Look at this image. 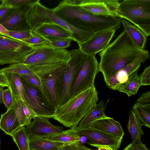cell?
Returning a JSON list of instances; mask_svg holds the SVG:
<instances>
[{
  "instance_id": "1",
  "label": "cell",
  "mask_w": 150,
  "mask_h": 150,
  "mask_svg": "<svg viewBox=\"0 0 150 150\" xmlns=\"http://www.w3.org/2000/svg\"><path fill=\"white\" fill-rule=\"evenodd\" d=\"M99 71L106 83L119 71L140 57L149 56V51L137 48L124 30L99 53Z\"/></svg>"
},
{
  "instance_id": "2",
  "label": "cell",
  "mask_w": 150,
  "mask_h": 150,
  "mask_svg": "<svg viewBox=\"0 0 150 150\" xmlns=\"http://www.w3.org/2000/svg\"><path fill=\"white\" fill-rule=\"evenodd\" d=\"M70 59V51L43 45L34 47L31 52L18 63L28 66L41 79L67 64Z\"/></svg>"
},
{
  "instance_id": "3",
  "label": "cell",
  "mask_w": 150,
  "mask_h": 150,
  "mask_svg": "<svg viewBox=\"0 0 150 150\" xmlns=\"http://www.w3.org/2000/svg\"><path fill=\"white\" fill-rule=\"evenodd\" d=\"M98 92L93 86L70 98L55 109L52 118L66 127H77L97 104Z\"/></svg>"
},
{
  "instance_id": "4",
  "label": "cell",
  "mask_w": 150,
  "mask_h": 150,
  "mask_svg": "<svg viewBox=\"0 0 150 150\" xmlns=\"http://www.w3.org/2000/svg\"><path fill=\"white\" fill-rule=\"evenodd\" d=\"M64 19L73 26L93 33L110 29L117 30L121 25L118 17L94 15L84 10L76 3L71 4L67 7Z\"/></svg>"
},
{
  "instance_id": "5",
  "label": "cell",
  "mask_w": 150,
  "mask_h": 150,
  "mask_svg": "<svg viewBox=\"0 0 150 150\" xmlns=\"http://www.w3.org/2000/svg\"><path fill=\"white\" fill-rule=\"evenodd\" d=\"M25 17L32 30L44 23H52L58 25L69 32L71 35L73 40L76 42L78 45L87 40L94 34L71 25L58 16L52 9L42 4L39 0H36L28 6Z\"/></svg>"
},
{
  "instance_id": "6",
  "label": "cell",
  "mask_w": 150,
  "mask_h": 150,
  "mask_svg": "<svg viewBox=\"0 0 150 150\" xmlns=\"http://www.w3.org/2000/svg\"><path fill=\"white\" fill-rule=\"evenodd\" d=\"M118 17L132 23L146 35H150V0H124L120 2Z\"/></svg>"
},
{
  "instance_id": "7",
  "label": "cell",
  "mask_w": 150,
  "mask_h": 150,
  "mask_svg": "<svg viewBox=\"0 0 150 150\" xmlns=\"http://www.w3.org/2000/svg\"><path fill=\"white\" fill-rule=\"evenodd\" d=\"M34 48L20 40L0 35V64L18 63Z\"/></svg>"
},
{
  "instance_id": "8",
  "label": "cell",
  "mask_w": 150,
  "mask_h": 150,
  "mask_svg": "<svg viewBox=\"0 0 150 150\" xmlns=\"http://www.w3.org/2000/svg\"><path fill=\"white\" fill-rule=\"evenodd\" d=\"M98 64L95 56L86 55L85 60L71 88L70 98L95 86V78L99 71Z\"/></svg>"
},
{
  "instance_id": "9",
  "label": "cell",
  "mask_w": 150,
  "mask_h": 150,
  "mask_svg": "<svg viewBox=\"0 0 150 150\" xmlns=\"http://www.w3.org/2000/svg\"><path fill=\"white\" fill-rule=\"evenodd\" d=\"M68 63L40 79L47 101L55 109L59 105L64 76Z\"/></svg>"
},
{
  "instance_id": "10",
  "label": "cell",
  "mask_w": 150,
  "mask_h": 150,
  "mask_svg": "<svg viewBox=\"0 0 150 150\" xmlns=\"http://www.w3.org/2000/svg\"><path fill=\"white\" fill-rule=\"evenodd\" d=\"M70 52L71 59L67 65L64 73L59 106L69 99L71 88L86 57L79 49H73Z\"/></svg>"
},
{
  "instance_id": "11",
  "label": "cell",
  "mask_w": 150,
  "mask_h": 150,
  "mask_svg": "<svg viewBox=\"0 0 150 150\" xmlns=\"http://www.w3.org/2000/svg\"><path fill=\"white\" fill-rule=\"evenodd\" d=\"M21 79L30 106L33 110L38 116L52 118L55 109L49 104L40 91L23 79Z\"/></svg>"
},
{
  "instance_id": "12",
  "label": "cell",
  "mask_w": 150,
  "mask_h": 150,
  "mask_svg": "<svg viewBox=\"0 0 150 150\" xmlns=\"http://www.w3.org/2000/svg\"><path fill=\"white\" fill-rule=\"evenodd\" d=\"M83 10L92 14L118 17L120 2L118 0H76Z\"/></svg>"
},
{
  "instance_id": "13",
  "label": "cell",
  "mask_w": 150,
  "mask_h": 150,
  "mask_svg": "<svg viewBox=\"0 0 150 150\" xmlns=\"http://www.w3.org/2000/svg\"><path fill=\"white\" fill-rule=\"evenodd\" d=\"M116 30L110 29L95 33L87 40L79 45V49L86 55L95 56L106 48Z\"/></svg>"
},
{
  "instance_id": "14",
  "label": "cell",
  "mask_w": 150,
  "mask_h": 150,
  "mask_svg": "<svg viewBox=\"0 0 150 150\" xmlns=\"http://www.w3.org/2000/svg\"><path fill=\"white\" fill-rule=\"evenodd\" d=\"M76 129L80 135L86 137L89 141L87 144L93 147L96 146H106L112 148L113 150H117L120 147L122 138L115 137L88 127Z\"/></svg>"
},
{
  "instance_id": "15",
  "label": "cell",
  "mask_w": 150,
  "mask_h": 150,
  "mask_svg": "<svg viewBox=\"0 0 150 150\" xmlns=\"http://www.w3.org/2000/svg\"><path fill=\"white\" fill-rule=\"evenodd\" d=\"M29 6L13 8L0 20V23L8 31L18 32L31 30L25 17Z\"/></svg>"
},
{
  "instance_id": "16",
  "label": "cell",
  "mask_w": 150,
  "mask_h": 150,
  "mask_svg": "<svg viewBox=\"0 0 150 150\" xmlns=\"http://www.w3.org/2000/svg\"><path fill=\"white\" fill-rule=\"evenodd\" d=\"M63 128L52 124L49 118L37 116L28 125L25 129L29 137H43L50 135L62 132Z\"/></svg>"
},
{
  "instance_id": "17",
  "label": "cell",
  "mask_w": 150,
  "mask_h": 150,
  "mask_svg": "<svg viewBox=\"0 0 150 150\" xmlns=\"http://www.w3.org/2000/svg\"><path fill=\"white\" fill-rule=\"evenodd\" d=\"M149 56L140 57L118 72L106 84L110 88L117 91L120 86L125 83L133 73L138 71L142 63L149 59Z\"/></svg>"
},
{
  "instance_id": "18",
  "label": "cell",
  "mask_w": 150,
  "mask_h": 150,
  "mask_svg": "<svg viewBox=\"0 0 150 150\" xmlns=\"http://www.w3.org/2000/svg\"><path fill=\"white\" fill-rule=\"evenodd\" d=\"M32 31L33 33L38 35L47 41L64 38H70L73 40V38L69 32L54 23H43Z\"/></svg>"
},
{
  "instance_id": "19",
  "label": "cell",
  "mask_w": 150,
  "mask_h": 150,
  "mask_svg": "<svg viewBox=\"0 0 150 150\" xmlns=\"http://www.w3.org/2000/svg\"><path fill=\"white\" fill-rule=\"evenodd\" d=\"M89 127L122 138L125 134L120 123L108 116L94 121Z\"/></svg>"
},
{
  "instance_id": "20",
  "label": "cell",
  "mask_w": 150,
  "mask_h": 150,
  "mask_svg": "<svg viewBox=\"0 0 150 150\" xmlns=\"http://www.w3.org/2000/svg\"><path fill=\"white\" fill-rule=\"evenodd\" d=\"M1 73L4 76L7 81L8 87L11 91L15 103L22 100L30 106L20 75L10 73Z\"/></svg>"
},
{
  "instance_id": "21",
  "label": "cell",
  "mask_w": 150,
  "mask_h": 150,
  "mask_svg": "<svg viewBox=\"0 0 150 150\" xmlns=\"http://www.w3.org/2000/svg\"><path fill=\"white\" fill-rule=\"evenodd\" d=\"M21 126L13 106L2 114L0 118V129L6 134L11 136Z\"/></svg>"
},
{
  "instance_id": "22",
  "label": "cell",
  "mask_w": 150,
  "mask_h": 150,
  "mask_svg": "<svg viewBox=\"0 0 150 150\" xmlns=\"http://www.w3.org/2000/svg\"><path fill=\"white\" fill-rule=\"evenodd\" d=\"M120 22L124 30L134 45L139 49L144 50L147 38L145 33L137 26L129 23L124 19L120 18Z\"/></svg>"
},
{
  "instance_id": "23",
  "label": "cell",
  "mask_w": 150,
  "mask_h": 150,
  "mask_svg": "<svg viewBox=\"0 0 150 150\" xmlns=\"http://www.w3.org/2000/svg\"><path fill=\"white\" fill-rule=\"evenodd\" d=\"M13 107L21 127L27 126L31 122L32 119L38 116L31 108L22 100L15 103Z\"/></svg>"
},
{
  "instance_id": "24",
  "label": "cell",
  "mask_w": 150,
  "mask_h": 150,
  "mask_svg": "<svg viewBox=\"0 0 150 150\" xmlns=\"http://www.w3.org/2000/svg\"><path fill=\"white\" fill-rule=\"evenodd\" d=\"M70 144L52 141L42 137H31L29 139L30 150H63Z\"/></svg>"
},
{
  "instance_id": "25",
  "label": "cell",
  "mask_w": 150,
  "mask_h": 150,
  "mask_svg": "<svg viewBox=\"0 0 150 150\" xmlns=\"http://www.w3.org/2000/svg\"><path fill=\"white\" fill-rule=\"evenodd\" d=\"M142 126L132 109H130L127 128L132 139V145L142 143L141 138L144 134Z\"/></svg>"
},
{
  "instance_id": "26",
  "label": "cell",
  "mask_w": 150,
  "mask_h": 150,
  "mask_svg": "<svg viewBox=\"0 0 150 150\" xmlns=\"http://www.w3.org/2000/svg\"><path fill=\"white\" fill-rule=\"evenodd\" d=\"M76 127L42 138L52 141L70 144L80 142L81 135L77 132Z\"/></svg>"
},
{
  "instance_id": "27",
  "label": "cell",
  "mask_w": 150,
  "mask_h": 150,
  "mask_svg": "<svg viewBox=\"0 0 150 150\" xmlns=\"http://www.w3.org/2000/svg\"><path fill=\"white\" fill-rule=\"evenodd\" d=\"M106 116L105 112L104 102L102 100L83 117L79 123L77 127L80 128L88 127L94 121Z\"/></svg>"
},
{
  "instance_id": "28",
  "label": "cell",
  "mask_w": 150,
  "mask_h": 150,
  "mask_svg": "<svg viewBox=\"0 0 150 150\" xmlns=\"http://www.w3.org/2000/svg\"><path fill=\"white\" fill-rule=\"evenodd\" d=\"M138 72L132 74L125 83L120 86L117 91L126 94L128 96L136 94L141 86Z\"/></svg>"
},
{
  "instance_id": "29",
  "label": "cell",
  "mask_w": 150,
  "mask_h": 150,
  "mask_svg": "<svg viewBox=\"0 0 150 150\" xmlns=\"http://www.w3.org/2000/svg\"><path fill=\"white\" fill-rule=\"evenodd\" d=\"M19 150H30L29 137L26 132L25 126L21 127L11 136Z\"/></svg>"
},
{
  "instance_id": "30",
  "label": "cell",
  "mask_w": 150,
  "mask_h": 150,
  "mask_svg": "<svg viewBox=\"0 0 150 150\" xmlns=\"http://www.w3.org/2000/svg\"><path fill=\"white\" fill-rule=\"evenodd\" d=\"M132 110L142 125L150 127V107H145L135 104Z\"/></svg>"
},
{
  "instance_id": "31",
  "label": "cell",
  "mask_w": 150,
  "mask_h": 150,
  "mask_svg": "<svg viewBox=\"0 0 150 150\" xmlns=\"http://www.w3.org/2000/svg\"><path fill=\"white\" fill-rule=\"evenodd\" d=\"M3 72L13 73L20 75L34 74L28 66L18 63L11 64L0 70V73Z\"/></svg>"
},
{
  "instance_id": "32",
  "label": "cell",
  "mask_w": 150,
  "mask_h": 150,
  "mask_svg": "<svg viewBox=\"0 0 150 150\" xmlns=\"http://www.w3.org/2000/svg\"><path fill=\"white\" fill-rule=\"evenodd\" d=\"M20 76L21 78L40 91L43 95L49 104L45 94L41 80L35 74H30Z\"/></svg>"
},
{
  "instance_id": "33",
  "label": "cell",
  "mask_w": 150,
  "mask_h": 150,
  "mask_svg": "<svg viewBox=\"0 0 150 150\" xmlns=\"http://www.w3.org/2000/svg\"><path fill=\"white\" fill-rule=\"evenodd\" d=\"M73 40L70 38H64L53 41H47V45L55 49H65L69 47Z\"/></svg>"
},
{
  "instance_id": "34",
  "label": "cell",
  "mask_w": 150,
  "mask_h": 150,
  "mask_svg": "<svg viewBox=\"0 0 150 150\" xmlns=\"http://www.w3.org/2000/svg\"><path fill=\"white\" fill-rule=\"evenodd\" d=\"M21 41L34 47L46 45L47 43V40L38 35L34 33L32 37Z\"/></svg>"
},
{
  "instance_id": "35",
  "label": "cell",
  "mask_w": 150,
  "mask_h": 150,
  "mask_svg": "<svg viewBox=\"0 0 150 150\" xmlns=\"http://www.w3.org/2000/svg\"><path fill=\"white\" fill-rule=\"evenodd\" d=\"M9 35L13 38L21 40L28 38L33 35L31 30L20 31H8Z\"/></svg>"
},
{
  "instance_id": "36",
  "label": "cell",
  "mask_w": 150,
  "mask_h": 150,
  "mask_svg": "<svg viewBox=\"0 0 150 150\" xmlns=\"http://www.w3.org/2000/svg\"><path fill=\"white\" fill-rule=\"evenodd\" d=\"M3 102L7 110L12 108L15 102L10 89L8 88L4 90L3 95Z\"/></svg>"
},
{
  "instance_id": "37",
  "label": "cell",
  "mask_w": 150,
  "mask_h": 150,
  "mask_svg": "<svg viewBox=\"0 0 150 150\" xmlns=\"http://www.w3.org/2000/svg\"><path fill=\"white\" fill-rule=\"evenodd\" d=\"M8 5L13 8L20 7L24 5H30L36 0H2Z\"/></svg>"
},
{
  "instance_id": "38",
  "label": "cell",
  "mask_w": 150,
  "mask_h": 150,
  "mask_svg": "<svg viewBox=\"0 0 150 150\" xmlns=\"http://www.w3.org/2000/svg\"><path fill=\"white\" fill-rule=\"evenodd\" d=\"M140 83L141 86L150 85V66L146 67L140 76H139Z\"/></svg>"
},
{
  "instance_id": "39",
  "label": "cell",
  "mask_w": 150,
  "mask_h": 150,
  "mask_svg": "<svg viewBox=\"0 0 150 150\" xmlns=\"http://www.w3.org/2000/svg\"><path fill=\"white\" fill-rule=\"evenodd\" d=\"M135 104L143 107H150V91L142 94Z\"/></svg>"
},
{
  "instance_id": "40",
  "label": "cell",
  "mask_w": 150,
  "mask_h": 150,
  "mask_svg": "<svg viewBox=\"0 0 150 150\" xmlns=\"http://www.w3.org/2000/svg\"><path fill=\"white\" fill-rule=\"evenodd\" d=\"M63 150H96L89 148L80 142L71 143L64 147Z\"/></svg>"
},
{
  "instance_id": "41",
  "label": "cell",
  "mask_w": 150,
  "mask_h": 150,
  "mask_svg": "<svg viewBox=\"0 0 150 150\" xmlns=\"http://www.w3.org/2000/svg\"><path fill=\"white\" fill-rule=\"evenodd\" d=\"M0 4V20L7 14L13 7L9 6L1 0Z\"/></svg>"
},
{
  "instance_id": "42",
  "label": "cell",
  "mask_w": 150,
  "mask_h": 150,
  "mask_svg": "<svg viewBox=\"0 0 150 150\" xmlns=\"http://www.w3.org/2000/svg\"><path fill=\"white\" fill-rule=\"evenodd\" d=\"M131 147L134 150H150L147 148L145 144L142 142L133 145L131 144Z\"/></svg>"
},
{
  "instance_id": "43",
  "label": "cell",
  "mask_w": 150,
  "mask_h": 150,
  "mask_svg": "<svg viewBox=\"0 0 150 150\" xmlns=\"http://www.w3.org/2000/svg\"><path fill=\"white\" fill-rule=\"evenodd\" d=\"M0 86L2 87H8L7 81L3 74L0 73Z\"/></svg>"
},
{
  "instance_id": "44",
  "label": "cell",
  "mask_w": 150,
  "mask_h": 150,
  "mask_svg": "<svg viewBox=\"0 0 150 150\" xmlns=\"http://www.w3.org/2000/svg\"><path fill=\"white\" fill-rule=\"evenodd\" d=\"M0 35H1L7 37L12 38L9 35V31L4 27L0 23Z\"/></svg>"
},
{
  "instance_id": "45",
  "label": "cell",
  "mask_w": 150,
  "mask_h": 150,
  "mask_svg": "<svg viewBox=\"0 0 150 150\" xmlns=\"http://www.w3.org/2000/svg\"><path fill=\"white\" fill-rule=\"evenodd\" d=\"M95 147L98 148V150H113L111 147L106 146H96Z\"/></svg>"
},
{
  "instance_id": "46",
  "label": "cell",
  "mask_w": 150,
  "mask_h": 150,
  "mask_svg": "<svg viewBox=\"0 0 150 150\" xmlns=\"http://www.w3.org/2000/svg\"><path fill=\"white\" fill-rule=\"evenodd\" d=\"M88 139L85 136L81 135L80 142L82 144L83 143H87V140Z\"/></svg>"
},
{
  "instance_id": "47",
  "label": "cell",
  "mask_w": 150,
  "mask_h": 150,
  "mask_svg": "<svg viewBox=\"0 0 150 150\" xmlns=\"http://www.w3.org/2000/svg\"><path fill=\"white\" fill-rule=\"evenodd\" d=\"M4 91L3 87L0 86V105L3 102V95Z\"/></svg>"
},
{
  "instance_id": "48",
  "label": "cell",
  "mask_w": 150,
  "mask_h": 150,
  "mask_svg": "<svg viewBox=\"0 0 150 150\" xmlns=\"http://www.w3.org/2000/svg\"><path fill=\"white\" fill-rule=\"evenodd\" d=\"M123 150H134L131 147V144L130 143L127 145Z\"/></svg>"
},
{
  "instance_id": "49",
  "label": "cell",
  "mask_w": 150,
  "mask_h": 150,
  "mask_svg": "<svg viewBox=\"0 0 150 150\" xmlns=\"http://www.w3.org/2000/svg\"></svg>"
},
{
  "instance_id": "50",
  "label": "cell",
  "mask_w": 150,
  "mask_h": 150,
  "mask_svg": "<svg viewBox=\"0 0 150 150\" xmlns=\"http://www.w3.org/2000/svg\"><path fill=\"white\" fill-rule=\"evenodd\" d=\"M1 1V0H0V2Z\"/></svg>"
}]
</instances>
